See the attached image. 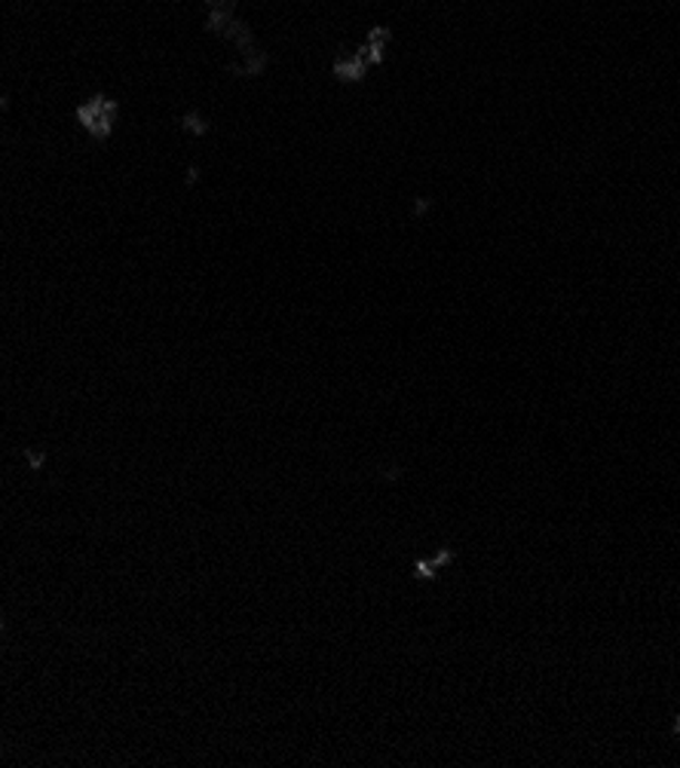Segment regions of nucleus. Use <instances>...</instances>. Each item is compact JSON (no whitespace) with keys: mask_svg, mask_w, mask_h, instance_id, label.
<instances>
[{"mask_svg":"<svg viewBox=\"0 0 680 768\" xmlns=\"http://www.w3.org/2000/svg\"><path fill=\"white\" fill-rule=\"evenodd\" d=\"M78 116L90 135H95V139H108V135H111V129H114L116 107L114 102H108V99H92V102L80 104Z\"/></svg>","mask_w":680,"mask_h":768,"instance_id":"obj_1","label":"nucleus"},{"mask_svg":"<svg viewBox=\"0 0 680 768\" xmlns=\"http://www.w3.org/2000/svg\"><path fill=\"white\" fill-rule=\"evenodd\" d=\"M28 460H31V465H34V469H40L43 457H40V453H28Z\"/></svg>","mask_w":680,"mask_h":768,"instance_id":"obj_2","label":"nucleus"}]
</instances>
